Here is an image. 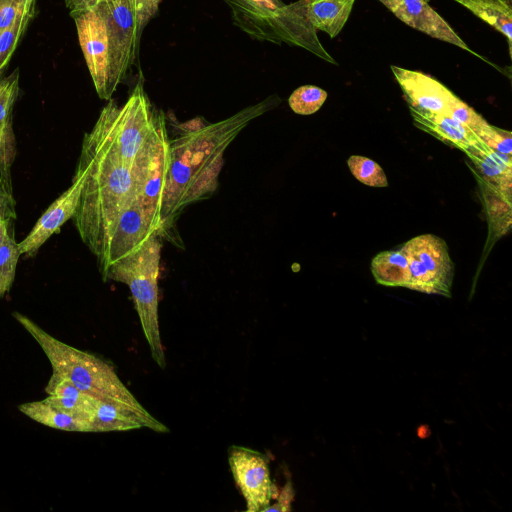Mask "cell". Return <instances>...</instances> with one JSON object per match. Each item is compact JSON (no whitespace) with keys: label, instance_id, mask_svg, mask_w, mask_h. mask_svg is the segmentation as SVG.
Here are the masks:
<instances>
[{"label":"cell","instance_id":"ac0fdd59","mask_svg":"<svg viewBox=\"0 0 512 512\" xmlns=\"http://www.w3.org/2000/svg\"><path fill=\"white\" fill-rule=\"evenodd\" d=\"M500 32L507 40L509 55L512 48L511 0H453Z\"/></svg>","mask_w":512,"mask_h":512},{"label":"cell","instance_id":"4fadbf2b","mask_svg":"<svg viewBox=\"0 0 512 512\" xmlns=\"http://www.w3.org/2000/svg\"><path fill=\"white\" fill-rule=\"evenodd\" d=\"M45 392L48 395L45 400L49 403L89 423L94 396L81 391L68 378L56 373H52L45 387Z\"/></svg>","mask_w":512,"mask_h":512},{"label":"cell","instance_id":"8992f818","mask_svg":"<svg viewBox=\"0 0 512 512\" xmlns=\"http://www.w3.org/2000/svg\"><path fill=\"white\" fill-rule=\"evenodd\" d=\"M95 7L106 23L110 45V86L114 93L139 52L144 29L131 0H98Z\"/></svg>","mask_w":512,"mask_h":512},{"label":"cell","instance_id":"d6986e66","mask_svg":"<svg viewBox=\"0 0 512 512\" xmlns=\"http://www.w3.org/2000/svg\"><path fill=\"white\" fill-rule=\"evenodd\" d=\"M91 432L126 431L143 427L129 410L95 397L89 418Z\"/></svg>","mask_w":512,"mask_h":512},{"label":"cell","instance_id":"44dd1931","mask_svg":"<svg viewBox=\"0 0 512 512\" xmlns=\"http://www.w3.org/2000/svg\"><path fill=\"white\" fill-rule=\"evenodd\" d=\"M16 153L12 120L0 124V197L15 202L12 198L10 168Z\"/></svg>","mask_w":512,"mask_h":512},{"label":"cell","instance_id":"6da1fadb","mask_svg":"<svg viewBox=\"0 0 512 512\" xmlns=\"http://www.w3.org/2000/svg\"><path fill=\"white\" fill-rule=\"evenodd\" d=\"M168 164L169 139L143 161L131 164L83 138L77 168L84 173V183L73 218L82 241L97 260L122 212L135 203L144 204V184Z\"/></svg>","mask_w":512,"mask_h":512},{"label":"cell","instance_id":"cb8c5ba5","mask_svg":"<svg viewBox=\"0 0 512 512\" xmlns=\"http://www.w3.org/2000/svg\"><path fill=\"white\" fill-rule=\"evenodd\" d=\"M352 175L361 183L371 187H387L383 169L375 161L359 155H352L347 161Z\"/></svg>","mask_w":512,"mask_h":512},{"label":"cell","instance_id":"9c48e42d","mask_svg":"<svg viewBox=\"0 0 512 512\" xmlns=\"http://www.w3.org/2000/svg\"><path fill=\"white\" fill-rule=\"evenodd\" d=\"M229 466L234 481L246 502V510L260 512L275 495L265 455L240 446L229 449Z\"/></svg>","mask_w":512,"mask_h":512},{"label":"cell","instance_id":"f1b7e54d","mask_svg":"<svg viewBox=\"0 0 512 512\" xmlns=\"http://www.w3.org/2000/svg\"><path fill=\"white\" fill-rule=\"evenodd\" d=\"M144 26L156 15L162 0H131Z\"/></svg>","mask_w":512,"mask_h":512},{"label":"cell","instance_id":"ffe728a7","mask_svg":"<svg viewBox=\"0 0 512 512\" xmlns=\"http://www.w3.org/2000/svg\"><path fill=\"white\" fill-rule=\"evenodd\" d=\"M371 272L384 286L407 288L410 280L409 264L401 250L378 253L371 261Z\"/></svg>","mask_w":512,"mask_h":512},{"label":"cell","instance_id":"9a60e30c","mask_svg":"<svg viewBox=\"0 0 512 512\" xmlns=\"http://www.w3.org/2000/svg\"><path fill=\"white\" fill-rule=\"evenodd\" d=\"M355 0H307L306 15L315 30L331 38L336 37L346 24Z\"/></svg>","mask_w":512,"mask_h":512},{"label":"cell","instance_id":"277c9868","mask_svg":"<svg viewBox=\"0 0 512 512\" xmlns=\"http://www.w3.org/2000/svg\"><path fill=\"white\" fill-rule=\"evenodd\" d=\"M306 1L226 0L235 24L254 39L298 46L335 64L307 18Z\"/></svg>","mask_w":512,"mask_h":512},{"label":"cell","instance_id":"2e32d148","mask_svg":"<svg viewBox=\"0 0 512 512\" xmlns=\"http://www.w3.org/2000/svg\"><path fill=\"white\" fill-rule=\"evenodd\" d=\"M411 111L415 125L425 129L443 142L461 150L468 148L479 137L451 117Z\"/></svg>","mask_w":512,"mask_h":512},{"label":"cell","instance_id":"3957f363","mask_svg":"<svg viewBox=\"0 0 512 512\" xmlns=\"http://www.w3.org/2000/svg\"><path fill=\"white\" fill-rule=\"evenodd\" d=\"M12 315L42 348L53 373L68 378L91 396L129 410L138 417L143 427L160 433L169 432L165 424L141 405L108 362L56 339L19 312Z\"/></svg>","mask_w":512,"mask_h":512},{"label":"cell","instance_id":"d6a6232c","mask_svg":"<svg viewBox=\"0 0 512 512\" xmlns=\"http://www.w3.org/2000/svg\"><path fill=\"white\" fill-rule=\"evenodd\" d=\"M27 3L30 7H34L35 0H27Z\"/></svg>","mask_w":512,"mask_h":512},{"label":"cell","instance_id":"5b68a950","mask_svg":"<svg viewBox=\"0 0 512 512\" xmlns=\"http://www.w3.org/2000/svg\"><path fill=\"white\" fill-rule=\"evenodd\" d=\"M161 249L160 237H150L134 251L113 263L104 281L114 280L129 287L152 358L164 369L166 357L158 316Z\"/></svg>","mask_w":512,"mask_h":512},{"label":"cell","instance_id":"e0dca14e","mask_svg":"<svg viewBox=\"0 0 512 512\" xmlns=\"http://www.w3.org/2000/svg\"><path fill=\"white\" fill-rule=\"evenodd\" d=\"M18 409L32 420L54 429L68 432H91L87 421L60 410L45 399L23 403L19 405Z\"/></svg>","mask_w":512,"mask_h":512},{"label":"cell","instance_id":"836d02e7","mask_svg":"<svg viewBox=\"0 0 512 512\" xmlns=\"http://www.w3.org/2000/svg\"><path fill=\"white\" fill-rule=\"evenodd\" d=\"M2 86H3V79H0V90H1Z\"/></svg>","mask_w":512,"mask_h":512},{"label":"cell","instance_id":"8fae6325","mask_svg":"<svg viewBox=\"0 0 512 512\" xmlns=\"http://www.w3.org/2000/svg\"><path fill=\"white\" fill-rule=\"evenodd\" d=\"M84 183V173L77 168L71 186L65 190L40 216L27 236L19 242L21 255L31 257L69 219L78 208Z\"/></svg>","mask_w":512,"mask_h":512},{"label":"cell","instance_id":"603a6c76","mask_svg":"<svg viewBox=\"0 0 512 512\" xmlns=\"http://www.w3.org/2000/svg\"><path fill=\"white\" fill-rule=\"evenodd\" d=\"M327 98V92L314 85H304L292 92L288 99L290 108L300 115L318 111Z\"/></svg>","mask_w":512,"mask_h":512},{"label":"cell","instance_id":"83f0119b","mask_svg":"<svg viewBox=\"0 0 512 512\" xmlns=\"http://www.w3.org/2000/svg\"><path fill=\"white\" fill-rule=\"evenodd\" d=\"M478 137L491 149L511 156L512 138L509 131H503L487 124L479 133Z\"/></svg>","mask_w":512,"mask_h":512},{"label":"cell","instance_id":"1f68e13d","mask_svg":"<svg viewBox=\"0 0 512 512\" xmlns=\"http://www.w3.org/2000/svg\"><path fill=\"white\" fill-rule=\"evenodd\" d=\"M11 219L15 218L0 210V245L2 244L7 233L9 232L8 227Z\"/></svg>","mask_w":512,"mask_h":512},{"label":"cell","instance_id":"4316f807","mask_svg":"<svg viewBox=\"0 0 512 512\" xmlns=\"http://www.w3.org/2000/svg\"><path fill=\"white\" fill-rule=\"evenodd\" d=\"M33 11L34 7H30L27 0H0V32Z\"/></svg>","mask_w":512,"mask_h":512},{"label":"cell","instance_id":"52a82bcc","mask_svg":"<svg viewBox=\"0 0 512 512\" xmlns=\"http://www.w3.org/2000/svg\"><path fill=\"white\" fill-rule=\"evenodd\" d=\"M407 258V288L450 297L454 266L445 241L433 234L416 236L400 249Z\"/></svg>","mask_w":512,"mask_h":512},{"label":"cell","instance_id":"4dcf8cb0","mask_svg":"<svg viewBox=\"0 0 512 512\" xmlns=\"http://www.w3.org/2000/svg\"><path fill=\"white\" fill-rule=\"evenodd\" d=\"M98 0H65V5L70 11L80 10L94 6Z\"/></svg>","mask_w":512,"mask_h":512},{"label":"cell","instance_id":"7c38bea8","mask_svg":"<svg viewBox=\"0 0 512 512\" xmlns=\"http://www.w3.org/2000/svg\"><path fill=\"white\" fill-rule=\"evenodd\" d=\"M379 1L408 26L481 57L471 50L453 28L429 5V0Z\"/></svg>","mask_w":512,"mask_h":512},{"label":"cell","instance_id":"7a4b0ae2","mask_svg":"<svg viewBox=\"0 0 512 512\" xmlns=\"http://www.w3.org/2000/svg\"><path fill=\"white\" fill-rule=\"evenodd\" d=\"M278 101L271 96L216 123L198 117L179 125L181 132L169 139L170 164L162 206L164 237H172L174 223L185 207L215 192L226 148Z\"/></svg>","mask_w":512,"mask_h":512},{"label":"cell","instance_id":"5bb4252c","mask_svg":"<svg viewBox=\"0 0 512 512\" xmlns=\"http://www.w3.org/2000/svg\"><path fill=\"white\" fill-rule=\"evenodd\" d=\"M464 152L471 158L480 172L494 183L502 192L510 194L511 156L497 152L478 138Z\"/></svg>","mask_w":512,"mask_h":512},{"label":"cell","instance_id":"30bf717a","mask_svg":"<svg viewBox=\"0 0 512 512\" xmlns=\"http://www.w3.org/2000/svg\"><path fill=\"white\" fill-rule=\"evenodd\" d=\"M410 110L449 116L460 99L435 78L420 71L390 67Z\"/></svg>","mask_w":512,"mask_h":512},{"label":"cell","instance_id":"484cf974","mask_svg":"<svg viewBox=\"0 0 512 512\" xmlns=\"http://www.w3.org/2000/svg\"><path fill=\"white\" fill-rule=\"evenodd\" d=\"M19 91V72L15 70L3 78L0 90V124L12 120V109Z\"/></svg>","mask_w":512,"mask_h":512},{"label":"cell","instance_id":"7402d4cb","mask_svg":"<svg viewBox=\"0 0 512 512\" xmlns=\"http://www.w3.org/2000/svg\"><path fill=\"white\" fill-rule=\"evenodd\" d=\"M20 255L19 244L8 232L0 245V299L11 289Z\"/></svg>","mask_w":512,"mask_h":512},{"label":"cell","instance_id":"d4e9b609","mask_svg":"<svg viewBox=\"0 0 512 512\" xmlns=\"http://www.w3.org/2000/svg\"><path fill=\"white\" fill-rule=\"evenodd\" d=\"M33 15L34 11L24 15L11 27L0 32V75L9 63Z\"/></svg>","mask_w":512,"mask_h":512},{"label":"cell","instance_id":"ba28073f","mask_svg":"<svg viewBox=\"0 0 512 512\" xmlns=\"http://www.w3.org/2000/svg\"><path fill=\"white\" fill-rule=\"evenodd\" d=\"M78 41L98 96L112 98L110 86V45L106 23L95 7L70 11Z\"/></svg>","mask_w":512,"mask_h":512},{"label":"cell","instance_id":"f546056e","mask_svg":"<svg viewBox=\"0 0 512 512\" xmlns=\"http://www.w3.org/2000/svg\"><path fill=\"white\" fill-rule=\"evenodd\" d=\"M294 492L290 482L283 487L282 491L278 495V501L272 506H267L263 512L267 511H290V504L293 500Z\"/></svg>","mask_w":512,"mask_h":512}]
</instances>
